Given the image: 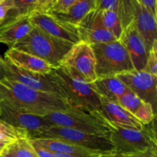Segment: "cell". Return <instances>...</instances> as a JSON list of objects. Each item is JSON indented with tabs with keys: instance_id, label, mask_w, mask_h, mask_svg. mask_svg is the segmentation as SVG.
<instances>
[{
	"instance_id": "32",
	"label": "cell",
	"mask_w": 157,
	"mask_h": 157,
	"mask_svg": "<svg viewBox=\"0 0 157 157\" xmlns=\"http://www.w3.org/2000/svg\"><path fill=\"white\" fill-rule=\"evenodd\" d=\"M13 8V0H0V25L4 22L9 12Z\"/></svg>"
},
{
	"instance_id": "12",
	"label": "cell",
	"mask_w": 157,
	"mask_h": 157,
	"mask_svg": "<svg viewBox=\"0 0 157 157\" xmlns=\"http://www.w3.org/2000/svg\"><path fill=\"white\" fill-rule=\"evenodd\" d=\"M33 26L39 28L46 33L72 44L81 41L77 26L61 21L49 13H38L30 16Z\"/></svg>"
},
{
	"instance_id": "13",
	"label": "cell",
	"mask_w": 157,
	"mask_h": 157,
	"mask_svg": "<svg viewBox=\"0 0 157 157\" xmlns=\"http://www.w3.org/2000/svg\"><path fill=\"white\" fill-rule=\"evenodd\" d=\"M81 41L89 44L117 41L114 35L104 27L101 12L93 10L89 12L77 25Z\"/></svg>"
},
{
	"instance_id": "36",
	"label": "cell",
	"mask_w": 157,
	"mask_h": 157,
	"mask_svg": "<svg viewBox=\"0 0 157 157\" xmlns=\"http://www.w3.org/2000/svg\"><path fill=\"white\" fill-rule=\"evenodd\" d=\"M55 157H99V155L90 154V155H71V154H64V153H53Z\"/></svg>"
},
{
	"instance_id": "35",
	"label": "cell",
	"mask_w": 157,
	"mask_h": 157,
	"mask_svg": "<svg viewBox=\"0 0 157 157\" xmlns=\"http://www.w3.org/2000/svg\"><path fill=\"white\" fill-rule=\"evenodd\" d=\"M125 156V155H124ZM127 157H157L156 156V147H152L146 150L145 151L133 154L126 155Z\"/></svg>"
},
{
	"instance_id": "37",
	"label": "cell",
	"mask_w": 157,
	"mask_h": 157,
	"mask_svg": "<svg viewBox=\"0 0 157 157\" xmlns=\"http://www.w3.org/2000/svg\"><path fill=\"white\" fill-rule=\"evenodd\" d=\"M99 157H127L124 155L119 154V153H109V154H104V155H101Z\"/></svg>"
},
{
	"instance_id": "17",
	"label": "cell",
	"mask_w": 157,
	"mask_h": 157,
	"mask_svg": "<svg viewBox=\"0 0 157 157\" xmlns=\"http://www.w3.org/2000/svg\"><path fill=\"white\" fill-rule=\"evenodd\" d=\"M32 27L29 15L6 20L0 25V43L6 44L10 48L29 34Z\"/></svg>"
},
{
	"instance_id": "16",
	"label": "cell",
	"mask_w": 157,
	"mask_h": 157,
	"mask_svg": "<svg viewBox=\"0 0 157 157\" xmlns=\"http://www.w3.org/2000/svg\"><path fill=\"white\" fill-rule=\"evenodd\" d=\"M133 8V23L136 30L145 42L146 47L150 52L153 42L156 41V18L144 8L138 0H131Z\"/></svg>"
},
{
	"instance_id": "15",
	"label": "cell",
	"mask_w": 157,
	"mask_h": 157,
	"mask_svg": "<svg viewBox=\"0 0 157 157\" xmlns=\"http://www.w3.org/2000/svg\"><path fill=\"white\" fill-rule=\"evenodd\" d=\"M101 114L112 127L130 130L143 129L144 124L118 103L104 98H101Z\"/></svg>"
},
{
	"instance_id": "39",
	"label": "cell",
	"mask_w": 157,
	"mask_h": 157,
	"mask_svg": "<svg viewBox=\"0 0 157 157\" xmlns=\"http://www.w3.org/2000/svg\"><path fill=\"white\" fill-rule=\"evenodd\" d=\"M6 145H7V144H4V143L0 142V148L4 149V148H5V147H6Z\"/></svg>"
},
{
	"instance_id": "33",
	"label": "cell",
	"mask_w": 157,
	"mask_h": 157,
	"mask_svg": "<svg viewBox=\"0 0 157 157\" xmlns=\"http://www.w3.org/2000/svg\"><path fill=\"white\" fill-rule=\"evenodd\" d=\"M141 5L144 6L146 9L153 15L155 18H157V1L156 0H138Z\"/></svg>"
},
{
	"instance_id": "22",
	"label": "cell",
	"mask_w": 157,
	"mask_h": 157,
	"mask_svg": "<svg viewBox=\"0 0 157 157\" xmlns=\"http://www.w3.org/2000/svg\"><path fill=\"white\" fill-rule=\"evenodd\" d=\"M31 140V139H30ZM32 140L47 149L52 153H64L71 155H90L94 154L81 147L70 144L64 141L55 139H33ZM97 155V154H96Z\"/></svg>"
},
{
	"instance_id": "26",
	"label": "cell",
	"mask_w": 157,
	"mask_h": 157,
	"mask_svg": "<svg viewBox=\"0 0 157 157\" xmlns=\"http://www.w3.org/2000/svg\"><path fill=\"white\" fill-rule=\"evenodd\" d=\"M144 101H141L135 94L130 91L124 94L118 101V104L124 109L134 115L137 109L141 106Z\"/></svg>"
},
{
	"instance_id": "9",
	"label": "cell",
	"mask_w": 157,
	"mask_h": 157,
	"mask_svg": "<svg viewBox=\"0 0 157 157\" xmlns=\"http://www.w3.org/2000/svg\"><path fill=\"white\" fill-rule=\"evenodd\" d=\"M61 65L69 67L88 84L97 80L95 59L90 44L79 41L73 44L63 58ZM60 64V65H61Z\"/></svg>"
},
{
	"instance_id": "21",
	"label": "cell",
	"mask_w": 157,
	"mask_h": 157,
	"mask_svg": "<svg viewBox=\"0 0 157 157\" xmlns=\"http://www.w3.org/2000/svg\"><path fill=\"white\" fill-rule=\"evenodd\" d=\"M96 8V0H78L62 14H51L61 21L77 26L80 21Z\"/></svg>"
},
{
	"instance_id": "28",
	"label": "cell",
	"mask_w": 157,
	"mask_h": 157,
	"mask_svg": "<svg viewBox=\"0 0 157 157\" xmlns=\"http://www.w3.org/2000/svg\"><path fill=\"white\" fill-rule=\"evenodd\" d=\"M0 132L11 136L15 140L29 138V133L26 130L15 128L9 125L2 119H0Z\"/></svg>"
},
{
	"instance_id": "27",
	"label": "cell",
	"mask_w": 157,
	"mask_h": 157,
	"mask_svg": "<svg viewBox=\"0 0 157 157\" xmlns=\"http://www.w3.org/2000/svg\"><path fill=\"white\" fill-rule=\"evenodd\" d=\"M134 117L144 125L149 124L156 117V111L150 104L144 102L137 109Z\"/></svg>"
},
{
	"instance_id": "40",
	"label": "cell",
	"mask_w": 157,
	"mask_h": 157,
	"mask_svg": "<svg viewBox=\"0 0 157 157\" xmlns=\"http://www.w3.org/2000/svg\"><path fill=\"white\" fill-rule=\"evenodd\" d=\"M2 150H3V149L0 148V154H1V153H2Z\"/></svg>"
},
{
	"instance_id": "30",
	"label": "cell",
	"mask_w": 157,
	"mask_h": 157,
	"mask_svg": "<svg viewBox=\"0 0 157 157\" xmlns=\"http://www.w3.org/2000/svg\"><path fill=\"white\" fill-rule=\"evenodd\" d=\"M78 0H55L51 7L49 14H62L67 12L71 6L75 5Z\"/></svg>"
},
{
	"instance_id": "11",
	"label": "cell",
	"mask_w": 157,
	"mask_h": 157,
	"mask_svg": "<svg viewBox=\"0 0 157 157\" xmlns=\"http://www.w3.org/2000/svg\"><path fill=\"white\" fill-rule=\"evenodd\" d=\"M0 117L15 128L26 130L29 133V138L52 126L44 117L18 111L2 102H0Z\"/></svg>"
},
{
	"instance_id": "5",
	"label": "cell",
	"mask_w": 157,
	"mask_h": 157,
	"mask_svg": "<svg viewBox=\"0 0 157 157\" xmlns=\"http://www.w3.org/2000/svg\"><path fill=\"white\" fill-rule=\"evenodd\" d=\"M90 46L94 55L98 78L116 77L134 71L128 52L119 40Z\"/></svg>"
},
{
	"instance_id": "24",
	"label": "cell",
	"mask_w": 157,
	"mask_h": 157,
	"mask_svg": "<svg viewBox=\"0 0 157 157\" xmlns=\"http://www.w3.org/2000/svg\"><path fill=\"white\" fill-rule=\"evenodd\" d=\"M101 12L104 27L114 35L117 40H119L123 32V28L117 13L114 11H104Z\"/></svg>"
},
{
	"instance_id": "2",
	"label": "cell",
	"mask_w": 157,
	"mask_h": 157,
	"mask_svg": "<svg viewBox=\"0 0 157 157\" xmlns=\"http://www.w3.org/2000/svg\"><path fill=\"white\" fill-rule=\"evenodd\" d=\"M52 74L59 83L65 101L70 107L101 113V97L93 90L90 84L84 81L71 68L61 64L53 68Z\"/></svg>"
},
{
	"instance_id": "20",
	"label": "cell",
	"mask_w": 157,
	"mask_h": 157,
	"mask_svg": "<svg viewBox=\"0 0 157 157\" xmlns=\"http://www.w3.org/2000/svg\"><path fill=\"white\" fill-rule=\"evenodd\" d=\"M14 8L9 12L6 20L12 19L18 16L29 15L38 13H48L55 0H13ZM5 20V21H6Z\"/></svg>"
},
{
	"instance_id": "3",
	"label": "cell",
	"mask_w": 157,
	"mask_h": 157,
	"mask_svg": "<svg viewBox=\"0 0 157 157\" xmlns=\"http://www.w3.org/2000/svg\"><path fill=\"white\" fill-rule=\"evenodd\" d=\"M74 44L56 38L36 26L10 48L30 54L55 67L61 64L63 58Z\"/></svg>"
},
{
	"instance_id": "6",
	"label": "cell",
	"mask_w": 157,
	"mask_h": 157,
	"mask_svg": "<svg viewBox=\"0 0 157 157\" xmlns=\"http://www.w3.org/2000/svg\"><path fill=\"white\" fill-rule=\"evenodd\" d=\"M29 139H55L81 147L94 154L104 155L115 153V148L109 135H95L73 129L52 125L47 130L38 132Z\"/></svg>"
},
{
	"instance_id": "25",
	"label": "cell",
	"mask_w": 157,
	"mask_h": 157,
	"mask_svg": "<svg viewBox=\"0 0 157 157\" xmlns=\"http://www.w3.org/2000/svg\"><path fill=\"white\" fill-rule=\"evenodd\" d=\"M117 13L124 30L133 21V8L131 0H120Z\"/></svg>"
},
{
	"instance_id": "18",
	"label": "cell",
	"mask_w": 157,
	"mask_h": 157,
	"mask_svg": "<svg viewBox=\"0 0 157 157\" xmlns=\"http://www.w3.org/2000/svg\"><path fill=\"white\" fill-rule=\"evenodd\" d=\"M4 59L23 70L40 75H48L54 68L44 60L14 48L6 51Z\"/></svg>"
},
{
	"instance_id": "38",
	"label": "cell",
	"mask_w": 157,
	"mask_h": 157,
	"mask_svg": "<svg viewBox=\"0 0 157 157\" xmlns=\"http://www.w3.org/2000/svg\"><path fill=\"white\" fill-rule=\"evenodd\" d=\"M2 58L0 57V80H2L5 78L4 72H3L2 67Z\"/></svg>"
},
{
	"instance_id": "14",
	"label": "cell",
	"mask_w": 157,
	"mask_h": 157,
	"mask_svg": "<svg viewBox=\"0 0 157 157\" xmlns=\"http://www.w3.org/2000/svg\"><path fill=\"white\" fill-rule=\"evenodd\" d=\"M119 41L128 52L134 70H143L145 67L149 52L133 21L123 30Z\"/></svg>"
},
{
	"instance_id": "10",
	"label": "cell",
	"mask_w": 157,
	"mask_h": 157,
	"mask_svg": "<svg viewBox=\"0 0 157 157\" xmlns=\"http://www.w3.org/2000/svg\"><path fill=\"white\" fill-rule=\"evenodd\" d=\"M118 78L144 102L156 110L157 77L144 71H132L117 75Z\"/></svg>"
},
{
	"instance_id": "8",
	"label": "cell",
	"mask_w": 157,
	"mask_h": 157,
	"mask_svg": "<svg viewBox=\"0 0 157 157\" xmlns=\"http://www.w3.org/2000/svg\"><path fill=\"white\" fill-rule=\"evenodd\" d=\"M2 67L4 72L5 78L24 84L33 90L55 94L61 97L65 101L64 92L59 83L57 81L52 74V71L49 74L44 75L32 73L18 67L4 58H2Z\"/></svg>"
},
{
	"instance_id": "23",
	"label": "cell",
	"mask_w": 157,
	"mask_h": 157,
	"mask_svg": "<svg viewBox=\"0 0 157 157\" xmlns=\"http://www.w3.org/2000/svg\"><path fill=\"white\" fill-rule=\"evenodd\" d=\"M3 150L16 157H38L29 138L18 139L7 144Z\"/></svg>"
},
{
	"instance_id": "41",
	"label": "cell",
	"mask_w": 157,
	"mask_h": 157,
	"mask_svg": "<svg viewBox=\"0 0 157 157\" xmlns=\"http://www.w3.org/2000/svg\"><path fill=\"white\" fill-rule=\"evenodd\" d=\"M0 157H1V156H0Z\"/></svg>"
},
{
	"instance_id": "4",
	"label": "cell",
	"mask_w": 157,
	"mask_h": 157,
	"mask_svg": "<svg viewBox=\"0 0 157 157\" xmlns=\"http://www.w3.org/2000/svg\"><path fill=\"white\" fill-rule=\"evenodd\" d=\"M44 117L52 125L95 135H109L113 127L99 112L77 108L52 112Z\"/></svg>"
},
{
	"instance_id": "7",
	"label": "cell",
	"mask_w": 157,
	"mask_h": 157,
	"mask_svg": "<svg viewBox=\"0 0 157 157\" xmlns=\"http://www.w3.org/2000/svg\"><path fill=\"white\" fill-rule=\"evenodd\" d=\"M110 139L115 148V153L125 156L156 147L155 118L149 124L144 125L142 130L113 127Z\"/></svg>"
},
{
	"instance_id": "29",
	"label": "cell",
	"mask_w": 157,
	"mask_h": 157,
	"mask_svg": "<svg viewBox=\"0 0 157 157\" xmlns=\"http://www.w3.org/2000/svg\"><path fill=\"white\" fill-rule=\"evenodd\" d=\"M143 71L157 77V40L153 42Z\"/></svg>"
},
{
	"instance_id": "19",
	"label": "cell",
	"mask_w": 157,
	"mask_h": 157,
	"mask_svg": "<svg viewBox=\"0 0 157 157\" xmlns=\"http://www.w3.org/2000/svg\"><path fill=\"white\" fill-rule=\"evenodd\" d=\"M90 86L101 98H107L117 103L124 94L130 91L117 76L97 78L96 81L90 83Z\"/></svg>"
},
{
	"instance_id": "31",
	"label": "cell",
	"mask_w": 157,
	"mask_h": 157,
	"mask_svg": "<svg viewBox=\"0 0 157 157\" xmlns=\"http://www.w3.org/2000/svg\"><path fill=\"white\" fill-rule=\"evenodd\" d=\"M120 0H96V8L94 10L97 12L104 11H114L117 12L119 7Z\"/></svg>"
},
{
	"instance_id": "1",
	"label": "cell",
	"mask_w": 157,
	"mask_h": 157,
	"mask_svg": "<svg viewBox=\"0 0 157 157\" xmlns=\"http://www.w3.org/2000/svg\"><path fill=\"white\" fill-rule=\"evenodd\" d=\"M0 102L18 111L41 117L71 108L58 95L33 90L7 78L0 80Z\"/></svg>"
},
{
	"instance_id": "34",
	"label": "cell",
	"mask_w": 157,
	"mask_h": 157,
	"mask_svg": "<svg viewBox=\"0 0 157 157\" xmlns=\"http://www.w3.org/2000/svg\"><path fill=\"white\" fill-rule=\"evenodd\" d=\"M30 140L31 143H32V147H33L34 150H35V153H37L38 157H55L52 152L49 151L47 149L41 147V146L38 145L37 143H35V141L32 140Z\"/></svg>"
}]
</instances>
